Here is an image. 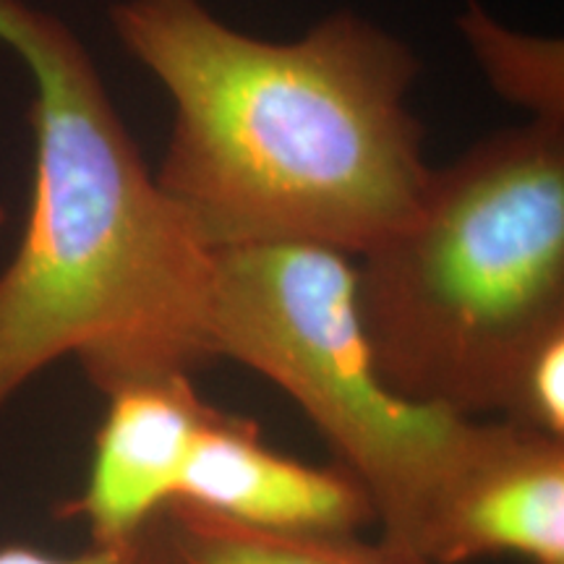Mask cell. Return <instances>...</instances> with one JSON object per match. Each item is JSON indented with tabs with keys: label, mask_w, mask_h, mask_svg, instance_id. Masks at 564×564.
Returning a JSON list of instances; mask_svg holds the SVG:
<instances>
[{
	"label": "cell",
	"mask_w": 564,
	"mask_h": 564,
	"mask_svg": "<svg viewBox=\"0 0 564 564\" xmlns=\"http://www.w3.org/2000/svg\"><path fill=\"white\" fill-rule=\"evenodd\" d=\"M0 45L34 82L30 217L0 272V411L63 358L105 398L212 361L215 251L162 192L84 42L0 0Z\"/></svg>",
	"instance_id": "obj_2"
},
{
	"label": "cell",
	"mask_w": 564,
	"mask_h": 564,
	"mask_svg": "<svg viewBox=\"0 0 564 564\" xmlns=\"http://www.w3.org/2000/svg\"><path fill=\"white\" fill-rule=\"evenodd\" d=\"M212 411L192 373H167L108 394L87 481L61 518L82 520L89 544L137 539L178 499L196 434Z\"/></svg>",
	"instance_id": "obj_7"
},
{
	"label": "cell",
	"mask_w": 564,
	"mask_h": 564,
	"mask_svg": "<svg viewBox=\"0 0 564 564\" xmlns=\"http://www.w3.org/2000/svg\"><path fill=\"white\" fill-rule=\"evenodd\" d=\"M6 220H9V215H6V209H3V207H0V230H3V228H6Z\"/></svg>",
	"instance_id": "obj_12"
},
{
	"label": "cell",
	"mask_w": 564,
	"mask_h": 564,
	"mask_svg": "<svg viewBox=\"0 0 564 564\" xmlns=\"http://www.w3.org/2000/svg\"><path fill=\"white\" fill-rule=\"evenodd\" d=\"M0 564H165L160 549L158 523L139 533L137 539L112 546L89 544L84 552L58 556L47 554L30 544H3L0 546Z\"/></svg>",
	"instance_id": "obj_11"
},
{
	"label": "cell",
	"mask_w": 564,
	"mask_h": 564,
	"mask_svg": "<svg viewBox=\"0 0 564 564\" xmlns=\"http://www.w3.org/2000/svg\"><path fill=\"white\" fill-rule=\"evenodd\" d=\"M499 419L564 440V327L546 333L514 366Z\"/></svg>",
	"instance_id": "obj_10"
},
{
	"label": "cell",
	"mask_w": 564,
	"mask_h": 564,
	"mask_svg": "<svg viewBox=\"0 0 564 564\" xmlns=\"http://www.w3.org/2000/svg\"><path fill=\"white\" fill-rule=\"evenodd\" d=\"M379 373L419 405L497 415L564 327V126L528 121L434 167L419 209L356 262Z\"/></svg>",
	"instance_id": "obj_3"
},
{
	"label": "cell",
	"mask_w": 564,
	"mask_h": 564,
	"mask_svg": "<svg viewBox=\"0 0 564 564\" xmlns=\"http://www.w3.org/2000/svg\"><path fill=\"white\" fill-rule=\"evenodd\" d=\"M209 340L215 358L257 371L306 413L371 497L379 539L413 552L478 419L384 382L358 314L356 262L306 243L215 251Z\"/></svg>",
	"instance_id": "obj_4"
},
{
	"label": "cell",
	"mask_w": 564,
	"mask_h": 564,
	"mask_svg": "<svg viewBox=\"0 0 564 564\" xmlns=\"http://www.w3.org/2000/svg\"><path fill=\"white\" fill-rule=\"evenodd\" d=\"M457 26L499 97L525 110L531 121L564 126L562 40L512 30L478 0H465Z\"/></svg>",
	"instance_id": "obj_9"
},
{
	"label": "cell",
	"mask_w": 564,
	"mask_h": 564,
	"mask_svg": "<svg viewBox=\"0 0 564 564\" xmlns=\"http://www.w3.org/2000/svg\"><path fill=\"white\" fill-rule=\"evenodd\" d=\"M175 502L285 535H358L377 525L371 497L343 465H312L262 440L257 421L212 408Z\"/></svg>",
	"instance_id": "obj_6"
},
{
	"label": "cell",
	"mask_w": 564,
	"mask_h": 564,
	"mask_svg": "<svg viewBox=\"0 0 564 564\" xmlns=\"http://www.w3.org/2000/svg\"><path fill=\"white\" fill-rule=\"evenodd\" d=\"M434 564H564V440L478 419L413 546Z\"/></svg>",
	"instance_id": "obj_5"
},
{
	"label": "cell",
	"mask_w": 564,
	"mask_h": 564,
	"mask_svg": "<svg viewBox=\"0 0 564 564\" xmlns=\"http://www.w3.org/2000/svg\"><path fill=\"white\" fill-rule=\"evenodd\" d=\"M158 533L165 564H434L384 539L253 531L183 502L160 514Z\"/></svg>",
	"instance_id": "obj_8"
},
{
	"label": "cell",
	"mask_w": 564,
	"mask_h": 564,
	"mask_svg": "<svg viewBox=\"0 0 564 564\" xmlns=\"http://www.w3.org/2000/svg\"><path fill=\"white\" fill-rule=\"evenodd\" d=\"M112 32L173 105L154 178L212 251L306 243L356 259L419 209L434 167L413 47L352 11L253 37L204 0H118Z\"/></svg>",
	"instance_id": "obj_1"
}]
</instances>
